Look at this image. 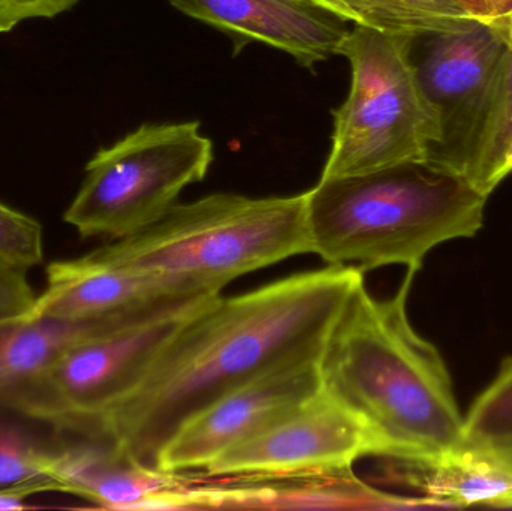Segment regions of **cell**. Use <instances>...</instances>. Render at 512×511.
Instances as JSON below:
<instances>
[{
  "label": "cell",
  "mask_w": 512,
  "mask_h": 511,
  "mask_svg": "<svg viewBox=\"0 0 512 511\" xmlns=\"http://www.w3.org/2000/svg\"><path fill=\"white\" fill-rule=\"evenodd\" d=\"M363 279L358 266H328L207 300L180 324L137 389L108 414L102 435L158 470L168 441L204 408L277 366L318 357Z\"/></svg>",
  "instance_id": "obj_1"
},
{
  "label": "cell",
  "mask_w": 512,
  "mask_h": 511,
  "mask_svg": "<svg viewBox=\"0 0 512 511\" xmlns=\"http://www.w3.org/2000/svg\"><path fill=\"white\" fill-rule=\"evenodd\" d=\"M417 272L390 299L358 282L319 354L321 390L369 435L375 456L430 468L459 455L465 417L439 351L408 317Z\"/></svg>",
  "instance_id": "obj_2"
},
{
  "label": "cell",
  "mask_w": 512,
  "mask_h": 511,
  "mask_svg": "<svg viewBox=\"0 0 512 511\" xmlns=\"http://www.w3.org/2000/svg\"><path fill=\"white\" fill-rule=\"evenodd\" d=\"M489 197L432 164L321 179L306 192L312 254L364 272L403 264L418 272L436 246L474 237Z\"/></svg>",
  "instance_id": "obj_3"
},
{
  "label": "cell",
  "mask_w": 512,
  "mask_h": 511,
  "mask_svg": "<svg viewBox=\"0 0 512 511\" xmlns=\"http://www.w3.org/2000/svg\"><path fill=\"white\" fill-rule=\"evenodd\" d=\"M90 254L212 299L240 276L312 254L306 192L267 198L213 194L174 204L144 230Z\"/></svg>",
  "instance_id": "obj_4"
},
{
  "label": "cell",
  "mask_w": 512,
  "mask_h": 511,
  "mask_svg": "<svg viewBox=\"0 0 512 511\" xmlns=\"http://www.w3.org/2000/svg\"><path fill=\"white\" fill-rule=\"evenodd\" d=\"M414 38L355 24L339 54L351 65L348 98L334 111L331 152L321 179L426 164L445 141L412 57Z\"/></svg>",
  "instance_id": "obj_5"
},
{
  "label": "cell",
  "mask_w": 512,
  "mask_h": 511,
  "mask_svg": "<svg viewBox=\"0 0 512 511\" xmlns=\"http://www.w3.org/2000/svg\"><path fill=\"white\" fill-rule=\"evenodd\" d=\"M212 162L200 123H146L90 159L63 219L84 239H125L164 216Z\"/></svg>",
  "instance_id": "obj_6"
},
{
  "label": "cell",
  "mask_w": 512,
  "mask_h": 511,
  "mask_svg": "<svg viewBox=\"0 0 512 511\" xmlns=\"http://www.w3.org/2000/svg\"><path fill=\"white\" fill-rule=\"evenodd\" d=\"M197 308L75 345L0 408L77 437H105L102 423L108 414L137 389L162 348Z\"/></svg>",
  "instance_id": "obj_7"
},
{
  "label": "cell",
  "mask_w": 512,
  "mask_h": 511,
  "mask_svg": "<svg viewBox=\"0 0 512 511\" xmlns=\"http://www.w3.org/2000/svg\"><path fill=\"white\" fill-rule=\"evenodd\" d=\"M375 456L360 423L319 390L288 416L215 459L210 476L279 477L351 470Z\"/></svg>",
  "instance_id": "obj_8"
},
{
  "label": "cell",
  "mask_w": 512,
  "mask_h": 511,
  "mask_svg": "<svg viewBox=\"0 0 512 511\" xmlns=\"http://www.w3.org/2000/svg\"><path fill=\"white\" fill-rule=\"evenodd\" d=\"M318 360L306 357L277 366L204 408L168 441L158 470H206L231 447L297 410L321 390Z\"/></svg>",
  "instance_id": "obj_9"
},
{
  "label": "cell",
  "mask_w": 512,
  "mask_h": 511,
  "mask_svg": "<svg viewBox=\"0 0 512 511\" xmlns=\"http://www.w3.org/2000/svg\"><path fill=\"white\" fill-rule=\"evenodd\" d=\"M206 300L87 254L48 264L47 288L36 296L29 317L146 323L191 311Z\"/></svg>",
  "instance_id": "obj_10"
},
{
  "label": "cell",
  "mask_w": 512,
  "mask_h": 511,
  "mask_svg": "<svg viewBox=\"0 0 512 511\" xmlns=\"http://www.w3.org/2000/svg\"><path fill=\"white\" fill-rule=\"evenodd\" d=\"M183 14L222 30L239 53L262 42L313 68L339 54L348 20L315 0H170Z\"/></svg>",
  "instance_id": "obj_11"
},
{
  "label": "cell",
  "mask_w": 512,
  "mask_h": 511,
  "mask_svg": "<svg viewBox=\"0 0 512 511\" xmlns=\"http://www.w3.org/2000/svg\"><path fill=\"white\" fill-rule=\"evenodd\" d=\"M60 446L53 480L65 494L107 509H183L191 486L180 473H165L135 461L113 437H78Z\"/></svg>",
  "instance_id": "obj_12"
},
{
  "label": "cell",
  "mask_w": 512,
  "mask_h": 511,
  "mask_svg": "<svg viewBox=\"0 0 512 511\" xmlns=\"http://www.w3.org/2000/svg\"><path fill=\"white\" fill-rule=\"evenodd\" d=\"M430 38L426 53L415 65L421 86L444 123V144L427 162L435 164L459 143L483 104L505 42L498 27L481 21L462 32Z\"/></svg>",
  "instance_id": "obj_13"
},
{
  "label": "cell",
  "mask_w": 512,
  "mask_h": 511,
  "mask_svg": "<svg viewBox=\"0 0 512 511\" xmlns=\"http://www.w3.org/2000/svg\"><path fill=\"white\" fill-rule=\"evenodd\" d=\"M493 26L501 30L505 42L495 78L459 143L432 164L459 174L486 197L510 176L507 153L512 137V12Z\"/></svg>",
  "instance_id": "obj_14"
},
{
  "label": "cell",
  "mask_w": 512,
  "mask_h": 511,
  "mask_svg": "<svg viewBox=\"0 0 512 511\" xmlns=\"http://www.w3.org/2000/svg\"><path fill=\"white\" fill-rule=\"evenodd\" d=\"M135 324L141 323L29 315L0 321V404L75 345Z\"/></svg>",
  "instance_id": "obj_15"
},
{
  "label": "cell",
  "mask_w": 512,
  "mask_h": 511,
  "mask_svg": "<svg viewBox=\"0 0 512 511\" xmlns=\"http://www.w3.org/2000/svg\"><path fill=\"white\" fill-rule=\"evenodd\" d=\"M459 455L477 459L512 480V359L475 399L465 417Z\"/></svg>",
  "instance_id": "obj_16"
},
{
  "label": "cell",
  "mask_w": 512,
  "mask_h": 511,
  "mask_svg": "<svg viewBox=\"0 0 512 511\" xmlns=\"http://www.w3.org/2000/svg\"><path fill=\"white\" fill-rule=\"evenodd\" d=\"M354 24L409 38L462 32L478 23L454 0H342Z\"/></svg>",
  "instance_id": "obj_17"
},
{
  "label": "cell",
  "mask_w": 512,
  "mask_h": 511,
  "mask_svg": "<svg viewBox=\"0 0 512 511\" xmlns=\"http://www.w3.org/2000/svg\"><path fill=\"white\" fill-rule=\"evenodd\" d=\"M60 446L42 441L23 425L0 422V489L51 479Z\"/></svg>",
  "instance_id": "obj_18"
},
{
  "label": "cell",
  "mask_w": 512,
  "mask_h": 511,
  "mask_svg": "<svg viewBox=\"0 0 512 511\" xmlns=\"http://www.w3.org/2000/svg\"><path fill=\"white\" fill-rule=\"evenodd\" d=\"M42 263V225L32 216L0 203V264L27 272Z\"/></svg>",
  "instance_id": "obj_19"
},
{
  "label": "cell",
  "mask_w": 512,
  "mask_h": 511,
  "mask_svg": "<svg viewBox=\"0 0 512 511\" xmlns=\"http://www.w3.org/2000/svg\"><path fill=\"white\" fill-rule=\"evenodd\" d=\"M35 302L27 272L0 264V321L27 317Z\"/></svg>",
  "instance_id": "obj_20"
},
{
  "label": "cell",
  "mask_w": 512,
  "mask_h": 511,
  "mask_svg": "<svg viewBox=\"0 0 512 511\" xmlns=\"http://www.w3.org/2000/svg\"><path fill=\"white\" fill-rule=\"evenodd\" d=\"M80 0H0V33L11 32L24 21L54 18Z\"/></svg>",
  "instance_id": "obj_21"
},
{
  "label": "cell",
  "mask_w": 512,
  "mask_h": 511,
  "mask_svg": "<svg viewBox=\"0 0 512 511\" xmlns=\"http://www.w3.org/2000/svg\"><path fill=\"white\" fill-rule=\"evenodd\" d=\"M454 2L459 3L475 20L487 24H490V21H492L490 20V11L486 0H454Z\"/></svg>",
  "instance_id": "obj_22"
},
{
  "label": "cell",
  "mask_w": 512,
  "mask_h": 511,
  "mask_svg": "<svg viewBox=\"0 0 512 511\" xmlns=\"http://www.w3.org/2000/svg\"><path fill=\"white\" fill-rule=\"evenodd\" d=\"M490 11V24L498 23L512 12V0H486Z\"/></svg>",
  "instance_id": "obj_23"
},
{
  "label": "cell",
  "mask_w": 512,
  "mask_h": 511,
  "mask_svg": "<svg viewBox=\"0 0 512 511\" xmlns=\"http://www.w3.org/2000/svg\"><path fill=\"white\" fill-rule=\"evenodd\" d=\"M315 2L330 9V11L336 12V14L342 15L346 20L352 21L351 12H349V9L346 8L342 0H315ZM352 23H354V21H352Z\"/></svg>",
  "instance_id": "obj_24"
},
{
  "label": "cell",
  "mask_w": 512,
  "mask_h": 511,
  "mask_svg": "<svg viewBox=\"0 0 512 511\" xmlns=\"http://www.w3.org/2000/svg\"><path fill=\"white\" fill-rule=\"evenodd\" d=\"M507 171H508V174L512 173V137H511L510 149H508V153H507Z\"/></svg>",
  "instance_id": "obj_25"
}]
</instances>
